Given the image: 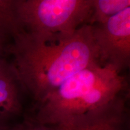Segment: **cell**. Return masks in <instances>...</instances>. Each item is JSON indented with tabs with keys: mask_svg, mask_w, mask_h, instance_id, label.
<instances>
[{
	"mask_svg": "<svg viewBox=\"0 0 130 130\" xmlns=\"http://www.w3.org/2000/svg\"><path fill=\"white\" fill-rule=\"evenodd\" d=\"M7 47L13 56L12 65L21 87L39 102L70 77L98 62L92 32L86 24L73 36L56 43H39L22 30Z\"/></svg>",
	"mask_w": 130,
	"mask_h": 130,
	"instance_id": "6da1fadb",
	"label": "cell"
},
{
	"mask_svg": "<svg viewBox=\"0 0 130 130\" xmlns=\"http://www.w3.org/2000/svg\"><path fill=\"white\" fill-rule=\"evenodd\" d=\"M128 87L122 72L110 65L95 63L36 102L31 118L46 125L71 127L108 113L127 101Z\"/></svg>",
	"mask_w": 130,
	"mask_h": 130,
	"instance_id": "7a4b0ae2",
	"label": "cell"
},
{
	"mask_svg": "<svg viewBox=\"0 0 130 130\" xmlns=\"http://www.w3.org/2000/svg\"><path fill=\"white\" fill-rule=\"evenodd\" d=\"M93 0H15L18 19L27 36L39 43H56L88 24Z\"/></svg>",
	"mask_w": 130,
	"mask_h": 130,
	"instance_id": "3957f363",
	"label": "cell"
},
{
	"mask_svg": "<svg viewBox=\"0 0 130 130\" xmlns=\"http://www.w3.org/2000/svg\"><path fill=\"white\" fill-rule=\"evenodd\" d=\"M92 27V36L101 65H110L119 72L130 64V7L104 23Z\"/></svg>",
	"mask_w": 130,
	"mask_h": 130,
	"instance_id": "277c9868",
	"label": "cell"
},
{
	"mask_svg": "<svg viewBox=\"0 0 130 130\" xmlns=\"http://www.w3.org/2000/svg\"><path fill=\"white\" fill-rule=\"evenodd\" d=\"M19 86L12 63L0 60V125H4V121L21 113Z\"/></svg>",
	"mask_w": 130,
	"mask_h": 130,
	"instance_id": "5b68a950",
	"label": "cell"
},
{
	"mask_svg": "<svg viewBox=\"0 0 130 130\" xmlns=\"http://www.w3.org/2000/svg\"><path fill=\"white\" fill-rule=\"evenodd\" d=\"M130 7L129 0H93L88 24L104 23L108 19Z\"/></svg>",
	"mask_w": 130,
	"mask_h": 130,
	"instance_id": "8992f818",
	"label": "cell"
},
{
	"mask_svg": "<svg viewBox=\"0 0 130 130\" xmlns=\"http://www.w3.org/2000/svg\"><path fill=\"white\" fill-rule=\"evenodd\" d=\"M20 30L15 0H0V36L12 38Z\"/></svg>",
	"mask_w": 130,
	"mask_h": 130,
	"instance_id": "52a82bcc",
	"label": "cell"
},
{
	"mask_svg": "<svg viewBox=\"0 0 130 130\" xmlns=\"http://www.w3.org/2000/svg\"><path fill=\"white\" fill-rule=\"evenodd\" d=\"M125 116L126 113L115 114L74 127L60 128L62 130H125L124 128Z\"/></svg>",
	"mask_w": 130,
	"mask_h": 130,
	"instance_id": "ba28073f",
	"label": "cell"
},
{
	"mask_svg": "<svg viewBox=\"0 0 130 130\" xmlns=\"http://www.w3.org/2000/svg\"><path fill=\"white\" fill-rule=\"evenodd\" d=\"M10 130H62L57 126H50L42 124L31 118H27L23 122L15 126L9 128Z\"/></svg>",
	"mask_w": 130,
	"mask_h": 130,
	"instance_id": "9c48e42d",
	"label": "cell"
},
{
	"mask_svg": "<svg viewBox=\"0 0 130 130\" xmlns=\"http://www.w3.org/2000/svg\"><path fill=\"white\" fill-rule=\"evenodd\" d=\"M7 39L0 36V60L3 59V56L7 51V45H6Z\"/></svg>",
	"mask_w": 130,
	"mask_h": 130,
	"instance_id": "30bf717a",
	"label": "cell"
},
{
	"mask_svg": "<svg viewBox=\"0 0 130 130\" xmlns=\"http://www.w3.org/2000/svg\"><path fill=\"white\" fill-rule=\"evenodd\" d=\"M0 130H10L9 128L6 127L5 125H0Z\"/></svg>",
	"mask_w": 130,
	"mask_h": 130,
	"instance_id": "8fae6325",
	"label": "cell"
}]
</instances>
